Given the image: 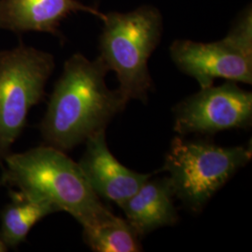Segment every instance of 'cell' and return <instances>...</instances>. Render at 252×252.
<instances>
[{"label":"cell","instance_id":"cell-1","mask_svg":"<svg viewBox=\"0 0 252 252\" xmlns=\"http://www.w3.org/2000/svg\"><path fill=\"white\" fill-rule=\"evenodd\" d=\"M108 71L100 56L89 60L76 54L65 61L40 124L47 145L69 151L106 131L109 122L126 108L129 101L106 83Z\"/></svg>","mask_w":252,"mask_h":252},{"label":"cell","instance_id":"cell-2","mask_svg":"<svg viewBox=\"0 0 252 252\" xmlns=\"http://www.w3.org/2000/svg\"><path fill=\"white\" fill-rule=\"evenodd\" d=\"M3 184L51 204L88 225L108 209L94 193L78 162L50 145L11 153L2 165Z\"/></svg>","mask_w":252,"mask_h":252},{"label":"cell","instance_id":"cell-3","mask_svg":"<svg viewBox=\"0 0 252 252\" xmlns=\"http://www.w3.org/2000/svg\"><path fill=\"white\" fill-rule=\"evenodd\" d=\"M102 22L100 57L116 73L126 99L146 103L153 86L148 62L162 37L160 10L145 5L126 13L108 12Z\"/></svg>","mask_w":252,"mask_h":252},{"label":"cell","instance_id":"cell-4","mask_svg":"<svg viewBox=\"0 0 252 252\" xmlns=\"http://www.w3.org/2000/svg\"><path fill=\"white\" fill-rule=\"evenodd\" d=\"M252 157V146L220 147L204 141L172 140L162 170L174 196L193 212H200Z\"/></svg>","mask_w":252,"mask_h":252},{"label":"cell","instance_id":"cell-5","mask_svg":"<svg viewBox=\"0 0 252 252\" xmlns=\"http://www.w3.org/2000/svg\"><path fill=\"white\" fill-rule=\"evenodd\" d=\"M54 56L24 44L0 53V166L40 103L54 71Z\"/></svg>","mask_w":252,"mask_h":252},{"label":"cell","instance_id":"cell-6","mask_svg":"<svg viewBox=\"0 0 252 252\" xmlns=\"http://www.w3.org/2000/svg\"><path fill=\"white\" fill-rule=\"evenodd\" d=\"M170 56L180 71L197 81L201 88L216 79L252 83V9L238 15L225 37L214 42L177 39Z\"/></svg>","mask_w":252,"mask_h":252},{"label":"cell","instance_id":"cell-7","mask_svg":"<svg viewBox=\"0 0 252 252\" xmlns=\"http://www.w3.org/2000/svg\"><path fill=\"white\" fill-rule=\"evenodd\" d=\"M252 122V94L234 81L201 88L174 108V131L180 135H213Z\"/></svg>","mask_w":252,"mask_h":252},{"label":"cell","instance_id":"cell-8","mask_svg":"<svg viewBox=\"0 0 252 252\" xmlns=\"http://www.w3.org/2000/svg\"><path fill=\"white\" fill-rule=\"evenodd\" d=\"M84 143L85 152L78 163L99 198L121 207L151 178L150 174L132 171L118 161L108 149L106 131L92 135Z\"/></svg>","mask_w":252,"mask_h":252},{"label":"cell","instance_id":"cell-9","mask_svg":"<svg viewBox=\"0 0 252 252\" xmlns=\"http://www.w3.org/2000/svg\"><path fill=\"white\" fill-rule=\"evenodd\" d=\"M80 11L101 21L106 17V13L78 0H0V28L57 34L63 20Z\"/></svg>","mask_w":252,"mask_h":252},{"label":"cell","instance_id":"cell-10","mask_svg":"<svg viewBox=\"0 0 252 252\" xmlns=\"http://www.w3.org/2000/svg\"><path fill=\"white\" fill-rule=\"evenodd\" d=\"M174 197L167 178H150L121 208L126 220L143 237L158 228L177 223L179 216Z\"/></svg>","mask_w":252,"mask_h":252},{"label":"cell","instance_id":"cell-11","mask_svg":"<svg viewBox=\"0 0 252 252\" xmlns=\"http://www.w3.org/2000/svg\"><path fill=\"white\" fill-rule=\"evenodd\" d=\"M54 212H57L56 209L48 202L20 190L14 192L2 212L0 239L8 249L16 248L27 239L36 223Z\"/></svg>","mask_w":252,"mask_h":252},{"label":"cell","instance_id":"cell-12","mask_svg":"<svg viewBox=\"0 0 252 252\" xmlns=\"http://www.w3.org/2000/svg\"><path fill=\"white\" fill-rule=\"evenodd\" d=\"M83 239L93 252H138L140 236L132 225L110 209L88 225L83 226Z\"/></svg>","mask_w":252,"mask_h":252},{"label":"cell","instance_id":"cell-13","mask_svg":"<svg viewBox=\"0 0 252 252\" xmlns=\"http://www.w3.org/2000/svg\"><path fill=\"white\" fill-rule=\"evenodd\" d=\"M8 250H9L8 247H7L5 244L3 243V241L0 239V252H7Z\"/></svg>","mask_w":252,"mask_h":252}]
</instances>
